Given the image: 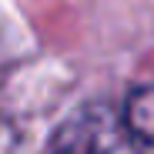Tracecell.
<instances>
[{"label":"cell","instance_id":"7a4b0ae2","mask_svg":"<svg viewBox=\"0 0 154 154\" xmlns=\"http://www.w3.org/2000/svg\"><path fill=\"white\" fill-rule=\"evenodd\" d=\"M124 127L134 144V154H154V84L137 87L127 97Z\"/></svg>","mask_w":154,"mask_h":154},{"label":"cell","instance_id":"6da1fadb","mask_svg":"<svg viewBox=\"0 0 154 154\" xmlns=\"http://www.w3.org/2000/svg\"><path fill=\"white\" fill-rule=\"evenodd\" d=\"M117 121L104 104H87L74 111L54 137L50 154H114Z\"/></svg>","mask_w":154,"mask_h":154}]
</instances>
